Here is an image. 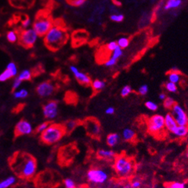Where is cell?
<instances>
[{"label":"cell","mask_w":188,"mask_h":188,"mask_svg":"<svg viewBox=\"0 0 188 188\" xmlns=\"http://www.w3.org/2000/svg\"><path fill=\"white\" fill-rule=\"evenodd\" d=\"M131 186L133 188H141L142 187V181H140V178L135 177L132 179V181H130Z\"/></svg>","instance_id":"obj_40"},{"label":"cell","mask_w":188,"mask_h":188,"mask_svg":"<svg viewBox=\"0 0 188 188\" xmlns=\"http://www.w3.org/2000/svg\"><path fill=\"white\" fill-rule=\"evenodd\" d=\"M149 91V87L147 84H143L138 88V93L140 96H145L147 95V93Z\"/></svg>","instance_id":"obj_41"},{"label":"cell","mask_w":188,"mask_h":188,"mask_svg":"<svg viewBox=\"0 0 188 188\" xmlns=\"http://www.w3.org/2000/svg\"><path fill=\"white\" fill-rule=\"evenodd\" d=\"M105 85H106L105 82L101 80H95L94 81H92V83H91V86L93 90L97 91V92L102 90L105 87Z\"/></svg>","instance_id":"obj_23"},{"label":"cell","mask_w":188,"mask_h":188,"mask_svg":"<svg viewBox=\"0 0 188 188\" xmlns=\"http://www.w3.org/2000/svg\"><path fill=\"white\" fill-rule=\"evenodd\" d=\"M176 104V101L171 96H167V98L164 100V103H163V106H164L166 110H171L174 106Z\"/></svg>","instance_id":"obj_27"},{"label":"cell","mask_w":188,"mask_h":188,"mask_svg":"<svg viewBox=\"0 0 188 188\" xmlns=\"http://www.w3.org/2000/svg\"><path fill=\"white\" fill-rule=\"evenodd\" d=\"M172 134L177 138H187L188 136V126H178Z\"/></svg>","instance_id":"obj_19"},{"label":"cell","mask_w":188,"mask_h":188,"mask_svg":"<svg viewBox=\"0 0 188 188\" xmlns=\"http://www.w3.org/2000/svg\"><path fill=\"white\" fill-rule=\"evenodd\" d=\"M65 188H76V183L72 178H66L64 180Z\"/></svg>","instance_id":"obj_37"},{"label":"cell","mask_w":188,"mask_h":188,"mask_svg":"<svg viewBox=\"0 0 188 188\" xmlns=\"http://www.w3.org/2000/svg\"><path fill=\"white\" fill-rule=\"evenodd\" d=\"M88 136L92 138H99L101 133V125L99 122L93 118H88L83 122Z\"/></svg>","instance_id":"obj_9"},{"label":"cell","mask_w":188,"mask_h":188,"mask_svg":"<svg viewBox=\"0 0 188 188\" xmlns=\"http://www.w3.org/2000/svg\"><path fill=\"white\" fill-rule=\"evenodd\" d=\"M187 155V157H188V151H187V155Z\"/></svg>","instance_id":"obj_54"},{"label":"cell","mask_w":188,"mask_h":188,"mask_svg":"<svg viewBox=\"0 0 188 188\" xmlns=\"http://www.w3.org/2000/svg\"><path fill=\"white\" fill-rule=\"evenodd\" d=\"M71 72L74 74V76L76 78L78 82L82 85L84 86H89L92 83V80L90 78V76L84 74L83 72L79 71V70L75 66H70Z\"/></svg>","instance_id":"obj_14"},{"label":"cell","mask_w":188,"mask_h":188,"mask_svg":"<svg viewBox=\"0 0 188 188\" xmlns=\"http://www.w3.org/2000/svg\"><path fill=\"white\" fill-rule=\"evenodd\" d=\"M66 133L63 125L50 123L48 127L40 134V139L45 145H54L58 142Z\"/></svg>","instance_id":"obj_3"},{"label":"cell","mask_w":188,"mask_h":188,"mask_svg":"<svg viewBox=\"0 0 188 188\" xmlns=\"http://www.w3.org/2000/svg\"><path fill=\"white\" fill-rule=\"evenodd\" d=\"M165 129L164 116L156 114L147 119V130L150 134L154 136H159Z\"/></svg>","instance_id":"obj_5"},{"label":"cell","mask_w":188,"mask_h":188,"mask_svg":"<svg viewBox=\"0 0 188 188\" xmlns=\"http://www.w3.org/2000/svg\"><path fill=\"white\" fill-rule=\"evenodd\" d=\"M165 188H186V183L184 182H171L165 184Z\"/></svg>","instance_id":"obj_30"},{"label":"cell","mask_w":188,"mask_h":188,"mask_svg":"<svg viewBox=\"0 0 188 188\" xmlns=\"http://www.w3.org/2000/svg\"><path fill=\"white\" fill-rule=\"evenodd\" d=\"M49 125H50L49 122H41V124H39L36 128V133H42L44 131H45L46 129L48 128Z\"/></svg>","instance_id":"obj_35"},{"label":"cell","mask_w":188,"mask_h":188,"mask_svg":"<svg viewBox=\"0 0 188 188\" xmlns=\"http://www.w3.org/2000/svg\"><path fill=\"white\" fill-rule=\"evenodd\" d=\"M11 167L17 176L22 179L29 180L32 178L36 173L37 162L31 155L19 153L13 157L11 161Z\"/></svg>","instance_id":"obj_1"},{"label":"cell","mask_w":188,"mask_h":188,"mask_svg":"<svg viewBox=\"0 0 188 188\" xmlns=\"http://www.w3.org/2000/svg\"><path fill=\"white\" fill-rule=\"evenodd\" d=\"M132 93V88L131 86L129 85H126V86H123L121 90V96L122 97H127L128 96H129L130 93Z\"/></svg>","instance_id":"obj_33"},{"label":"cell","mask_w":188,"mask_h":188,"mask_svg":"<svg viewBox=\"0 0 188 188\" xmlns=\"http://www.w3.org/2000/svg\"><path fill=\"white\" fill-rule=\"evenodd\" d=\"M171 114L174 116L177 123L180 126H188V116L185 110L179 104H175L171 109Z\"/></svg>","instance_id":"obj_11"},{"label":"cell","mask_w":188,"mask_h":188,"mask_svg":"<svg viewBox=\"0 0 188 188\" xmlns=\"http://www.w3.org/2000/svg\"><path fill=\"white\" fill-rule=\"evenodd\" d=\"M164 123H165V129L171 133H173L174 131L178 126L176 120L174 119V116L171 112H167L164 116Z\"/></svg>","instance_id":"obj_15"},{"label":"cell","mask_w":188,"mask_h":188,"mask_svg":"<svg viewBox=\"0 0 188 188\" xmlns=\"http://www.w3.org/2000/svg\"><path fill=\"white\" fill-rule=\"evenodd\" d=\"M123 188H133V187H132V186H131V183H130V182H128V183H126L124 184Z\"/></svg>","instance_id":"obj_50"},{"label":"cell","mask_w":188,"mask_h":188,"mask_svg":"<svg viewBox=\"0 0 188 188\" xmlns=\"http://www.w3.org/2000/svg\"><path fill=\"white\" fill-rule=\"evenodd\" d=\"M117 62H118L117 60L114 59V58H112V57H111L108 60H107L106 61H105V63H104V65L108 67H114V66L117 64Z\"/></svg>","instance_id":"obj_43"},{"label":"cell","mask_w":188,"mask_h":188,"mask_svg":"<svg viewBox=\"0 0 188 188\" xmlns=\"http://www.w3.org/2000/svg\"><path fill=\"white\" fill-rule=\"evenodd\" d=\"M44 116L48 120H54L58 114V103L57 101L50 100L46 102L42 107Z\"/></svg>","instance_id":"obj_10"},{"label":"cell","mask_w":188,"mask_h":188,"mask_svg":"<svg viewBox=\"0 0 188 188\" xmlns=\"http://www.w3.org/2000/svg\"><path fill=\"white\" fill-rule=\"evenodd\" d=\"M17 77L22 81L30 80L31 79V70H23L18 75Z\"/></svg>","instance_id":"obj_26"},{"label":"cell","mask_w":188,"mask_h":188,"mask_svg":"<svg viewBox=\"0 0 188 188\" xmlns=\"http://www.w3.org/2000/svg\"><path fill=\"white\" fill-rule=\"evenodd\" d=\"M38 36L33 29H25L20 34L19 43L25 48H31L36 42Z\"/></svg>","instance_id":"obj_8"},{"label":"cell","mask_w":188,"mask_h":188,"mask_svg":"<svg viewBox=\"0 0 188 188\" xmlns=\"http://www.w3.org/2000/svg\"><path fill=\"white\" fill-rule=\"evenodd\" d=\"M68 38L66 30L60 26H52L45 35V44L49 49L56 50L62 48Z\"/></svg>","instance_id":"obj_2"},{"label":"cell","mask_w":188,"mask_h":188,"mask_svg":"<svg viewBox=\"0 0 188 188\" xmlns=\"http://www.w3.org/2000/svg\"><path fill=\"white\" fill-rule=\"evenodd\" d=\"M79 123V121H78V120H69V121H68L64 125L66 133H70L72 131H74L77 128V126H78Z\"/></svg>","instance_id":"obj_21"},{"label":"cell","mask_w":188,"mask_h":188,"mask_svg":"<svg viewBox=\"0 0 188 188\" xmlns=\"http://www.w3.org/2000/svg\"><path fill=\"white\" fill-rule=\"evenodd\" d=\"M114 169L119 177L128 178L134 173V162L126 155H119L114 159Z\"/></svg>","instance_id":"obj_4"},{"label":"cell","mask_w":188,"mask_h":188,"mask_svg":"<svg viewBox=\"0 0 188 188\" xmlns=\"http://www.w3.org/2000/svg\"><path fill=\"white\" fill-rule=\"evenodd\" d=\"M121 137L118 133H111L108 135L106 138V143L111 148H114L118 145L120 141Z\"/></svg>","instance_id":"obj_17"},{"label":"cell","mask_w":188,"mask_h":188,"mask_svg":"<svg viewBox=\"0 0 188 188\" xmlns=\"http://www.w3.org/2000/svg\"><path fill=\"white\" fill-rule=\"evenodd\" d=\"M136 137V132L134 129L126 128L122 132V138L125 141H132Z\"/></svg>","instance_id":"obj_18"},{"label":"cell","mask_w":188,"mask_h":188,"mask_svg":"<svg viewBox=\"0 0 188 188\" xmlns=\"http://www.w3.org/2000/svg\"><path fill=\"white\" fill-rule=\"evenodd\" d=\"M171 71L178 72V69H177V67H172V69H171Z\"/></svg>","instance_id":"obj_52"},{"label":"cell","mask_w":188,"mask_h":188,"mask_svg":"<svg viewBox=\"0 0 188 188\" xmlns=\"http://www.w3.org/2000/svg\"><path fill=\"white\" fill-rule=\"evenodd\" d=\"M30 25H31V20H30L29 18L25 19L24 21L22 22V27H23V28H25V29L28 28V27H29Z\"/></svg>","instance_id":"obj_47"},{"label":"cell","mask_w":188,"mask_h":188,"mask_svg":"<svg viewBox=\"0 0 188 188\" xmlns=\"http://www.w3.org/2000/svg\"><path fill=\"white\" fill-rule=\"evenodd\" d=\"M124 15L122 14H112L110 16V19L111 21L115 22H121L124 20Z\"/></svg>","instance_id":"obj_39"},{"label":"cell","mask_w":188,"mask_h":188,"mask_svg":"<svg viewBox=\"0 0 188 188\" xmlns=\"http://www.w3.org/2000/svg\"><path fill=\"white\" fill-rule=\"evenodd\" d=\"M115 112V110L114 108L112 107V106H110V107H108L105 110V113L107 115H113L114 113Z\"/></svg>","instance_id":"obj_48"},{"label":"cell","mask_w":188,"mask_h":188,"mask_svg":"<svg viewBox=\"0 0 188 188\" xmlns=\"http://www.w3.org/2000/svg\"><path fill=\"white\" fill-rule=\"evenodd\" d=\"M16 182V177L15 176H9L0 181V188H9Z\"/></svg>","instance_id":"obj_20"},{"label":"cell","mask_w":188,"mask_h":188,"mask_svg":"<svg viewBox=\"0 0 188 188\" xmlns=\"http://www.w3.org/2000/svg\"><path fill=\"white\" fill-rule=\"evenodd\" d=\"M76 188H85V187H76Z\"/></svg>","instance_id":"obj_53"},{"label":"cell","mask_w":188,"mask_h":188,"mask_svg":"<svg viewBox=\"0 0 188 188\" xmlns=\"http://www.w3.org/2000/svg\"><path fill=\"white\" fill-rule=\"evenodd\" d=\"M85 2H86V0H72V1H71V3L74 6L79 7V6H82L84 5Z\"/></svg>","instance_id":"obj_46"},{"label":"cell","mask_w":188,"mask_h":188,"mask_svg":"<svg viewBox=\"0 0 188 188\" xmlns=\"http://www.w3.org/2000/svg\"><path fill=\"white\" fill-rule=\"evenodd\" d=\"M118 47V45L117 41H111V42H109V43L107 45V49H108L109 51H113V50H115Z\"/></svg>","instance_id":"obj_44"},{"label":"cell","mask_w":188,"mask_h":188,"mask_svg":"<svg viewBox=\"0 0 188 188\" xmlns=\"http://www.w3.org/2000/svg\"><path fill=\"white\" fill-rule=\"evenodd\" d=\"M32 132H33V127L31 124L25 119H22L19 122H18L15 127V136H29L32 133Z\"/></svg>","instance_id":"obj_12"},{"label":"cell","mask_w":188,"mask_h":188,"mask_svg":"<svg viewBox=\"0 0 188 188\" xmlns=\"http://www.w3.org/2000/svg\"><path fill=\"white\" fill-rule=\"evenodd\" d=\"M145 106L147 110L152 111V112H155V111H157L158 110V105L156 102L151 101V100H148L147 102H145Z\"/></svg>","instance_id":"obj_31"},{"label":"cell","mask_w":188,"mask_h":188,"mask_svg":"<svg viewBox=\"0 0 188 188\" xmlns=\"http://www.w3.org/2000/svg\"><path fill=\"white\" fill-rule=\"evenodd\" d=\"M22 80H20L19 79L16 77V78L14 80V81H13V83H12V90H16L17 89L19 88L21 84H22Z\"/></svg>","instance_id":"obj_45"},{"label":"cell","mask_w":188,"mask_h":188,"mask_svg":"<svg viewBox=\"0 0 188 188\" xmlns=\"http://www.w3.org/2000/svg\"><path fill=\"white\" fill-rule=\"evenodd\" d=\"M6 68L12 71L14 76H16L17 74H18V69H17L16 65H15L14 62H10V63H9L7 66H6Z\"/></svg>","instance_id":"obj_38"},{"label":"cell","mask_w":188,"mask_h":188,"mask_svg":"<svg viewBox=\"0 0 188 188\" xmlns=\"http://www.w3.org/2000/svg\"><path fill=\"white\" fill-rule=\"evenodd\" d=\"M158 98H159L160 100H161V101H164V100L167 98V95L164 93H161L159 95H158Z\"/></svg>","instance_id":"obj_49"},{"label":"cell","mask_w":188,"mask_h":188,"mask_svg":"<svg viewBox=\"0 0 188 188\" xmlns=\"http://www.w3.org/2000/svg\"><path fill=\"white\" fill-rule=\"evenodd\" d=\"M13 1H15L14 3H15L16 2L20 3L19 4L20 7H22V6H23V7H26V6L31 5V4H32V3H33L34 0H13Z\"/></svg>","instance_id":"obj_42"},{"label":"cell","mask_w":188,"mask_h":188,"mask_svg":"<svg viewBox=\"0 0 188 188\" xmlns=\"http://www.w3.org/2000/svg\"><path fill=\"white\" fill-rule=\"evenodd\" d=\"M181 75L179 74V72L171 71L168 74V81L174 83H178L181 81Z\"/></svg>","instance_id":"obj_24"},{"label":"cell","mask_w":188,"mask_h":188,"mask_svg":"<svg viewBox=\"0 0 188 188\" xmlns=\"http://www.w3.org/2000/svg\"><path fill=\"white\" fill-rule=\"evenodd\" d=\"M52 27L50 17L45 15H39L33 24V29L39 36H45Z\"/></svg>","instance_id":"obj_7"},{"label":"cell","mask_w":188,"mask_h":188,"mask_svg":"<svg viewBox=\"0 0 188 188\" xmlns=\"http://www.w3.org/2000/svg\"><path fill=\"white\" fill-rule=\"evenodd\" d=\"M13 76L14 75L12 73V71L6 68L4 71L0 74V82H5L8 80L12 78Z\"/></svg>","instance_id":"obj_28"},{"label":"cell","mask_w":188,"mask_h":188,"mask_svg":"<svg viewBox=\"0 0 188 188\" xmlns=\"http://www.w3.org/2000/svg\"><path fill=\"white\" fill-rule=\"evenodd\" d=\"M122 55H123V50H122V48H121L120 47H118L115 50H114L113 51H112V54H111V57H112V58H114V59L118 60Z\"/></svg>","instance_id":"obj_34"},{"label":"cell","mask_w":188,"mask_h":188,"mask_svg":"<svg viewBox=\"0 0 188 188\" xmlns=\"http://www.w3.org/2000/svg\"><path fill=\"white\" fill-rule=\"evenodd\" d=\"M117 43H118V47H120L122 49H124V48H128L129 45V39L125 37H122V38H120L118 39Z\"/></svg>","instance_id":"obj_32"},{"label":"cell","mask_w":188,"mask_h":188,"mask_svg":"<svg viewBox=\"0 0 188 188\" xmlns=\"http://www.w3.org/2000/svg\"><path fill=\"white\" fill-rule=\"evenodd\" d=\"M56 90V87L49 81H44L39 83L36 87L37 94L41 98L49 97Z\"/></svg>","instance_id":"obj_13"},{"label":"cell","mask_w":188,"mask_h":188,"mask_svg":"<svg viewBox=\"0 0 188 188\" xmlns=\"http://www.w3.org/2000/svg\"><path fill=\"white\" fill-rule=\"evenodd\" d=\"M181 4H182L181 0H167L164 8L165 10L174 9L180 7Z\"/></svg>","instance_id":"obj_22"},{"label":"cell","mask_w":188,"mask_h":188,"mask_svg":"<svg viewBox=\"0 0 188 188\" xmlns=\"http://www.w3.org/2000/svg\"><path fill=\"white\" fill-rule=\"evenodd\" d=\"M108 173L101 168L94 167L87 172V179L90 183L95 185H103L108 181Z\"/></svg>","instance_id":"obj_6"},{"label":"cell","mask_w":188,"mask_h":188,"mask_svg":"<svg viewBox=\"0 0 188 188\" xmlns=\"http://www.w3.org/2000/svg\"><path fill=\"white\" fill-rule=\"evenodd\" d=\"M111 188H123V185H121L120 183H116L114 186H112Z\"/></svg>","instance_id":"obj_51"},{"label":"cell","mask_w":188,"mask_h":188,"mask_svg":"<svg viewBox=\"0 0 188 188\" xmlns=\"http://www.w3.org/2000/svg\"><path fill=\"white\" fill-rule=\"evenodd\" d=\"M7 40L11 43H15L18 40V35L14 31H10L7 33Z\"/></svg>","instance_id":"obj_36"},{"label":"cell","mask_w":188,"mask_h":188,"mask_svg":"<svg viewBox=\"0 0 188 188\" xmlns=\"http://www.w3.org/2000/svg\"><path fill=\"white\" fill-rule=\"evenodd\" d=\"M164 87L170 93H175L177 92V86L176 83H172V82H170V81H167V83H165Z\"/></svg>","instance_id":"obj_29"},{"label":"cell","mask_w":188,"mask_h":188,"mask_svg":"<svg viewBox=\"0 0 188 188\" xmlns=\"http://www.w3.org/2000/svg\"><path fill=\"white\" fill-rule=\"evenodd\" d=\"M29 96V91L26 89H20L19 90H15L13 93V96L15 99L20 100V99H25Z\"/></svg>","instance_id":"obj_25"},{"label":"cell","mask_w":188,"mask_h":188,"mask_svg":"<svg viewBox=\"0 0 188 188\" xmlns=\"http://www.w3.org/2000/svg\"><path fill=\"white\" fill-rule=\"evenodd\" d=\"M97 156L104 160H113L115 159L116 153L111 149H99L97 152Z\"/></svg>","instance_id":"obj_16"}]
</instances>
